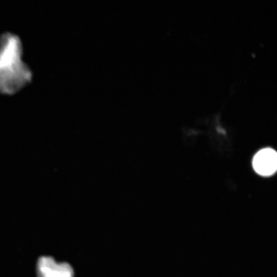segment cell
<instances>
[{
  "label": "cell",
  "mask_w": 277,
  "mask_h": 277,
  "mask_svg": "<svg viewBox=\"0 0 277 277\" xmlns=\"http://www.w3.org/2000/svg\"><path fill=\"white\" fill-rule=\"evenodd\" d=\"M32 72L23 57V45L14 33L0 36V94H15L32 81Z\"/></svg>",
  "instance_id": "6da1fadb"
},
{
  "label": "cell",
  "mask_w": 277,
  "mask_h": 277,
  "mask_svg": "<svg viewBox=\"0 0 277 277\" xmlns=\"http://www.w3.org/2000/svg\"><path fill=\"white\" fill-rule=\"evenodd\" d=\"M37 277H73L72 267L67 263L57 262L50 256H44L37 260Z\"/></svg>",
  "instance_id": "7a4b0ae2"
},
{
  "label": "cell",
  "mask_w": 277,
  "mask_h": 277,
  "mask_svg": "<svg viewBox=\"0 0 277 277\" xmlns=\"http://www.w3.org/2000/svg\"><path fill=\"white\" fill-rule=\"evenodd\" d=\"M252 166L255 171L262 176H270L277 171V152L270 148L259 151L254 156Z\"/></svg>",
  "instance_id": "3957f363"
}]
</instances>
